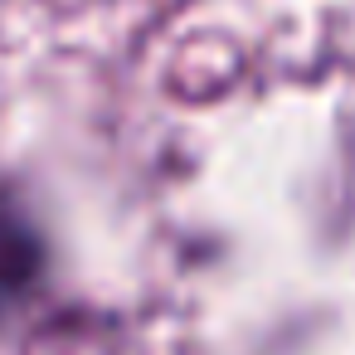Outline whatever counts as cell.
Instances as JSON below:
<instances>
[{
	"mask_svg": "<svg viewBox=\"0 0 355 355\" xmlns=\"http://www.w3.org/2000/svg\"><path fill=\"white\" fill-rule=\"evenodd\" d=\"M40 277H44V234L10 190H0V316L15 302H25Z\"/></svg>",
	"mask_w": 355,
	"mask_h": 355,
	"instance_id": "obj_1",
	"label": "cell"
}]
</instances>
